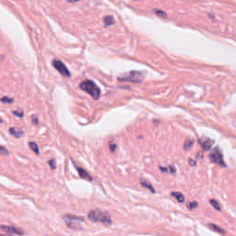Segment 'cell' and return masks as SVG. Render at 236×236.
Returning a JSON list of instances; mask_svg holds the SVG:
<instances>
[{
    "mask_svg": "<svg viewBox=\"0 0 236 236\" xmlns=\"http://www.w3.org/2000/svg\"><path fill=\"white\" fill-rule=\"evenodd\" d=\"M88 219L93 222H100L104 225L112 224V219L108 213L99 210V209H95V210H91L89 212Z\"/></svg>",
    "mask_w": 236,
    "mask_h": 236,
    "instance_id": "6da1fadb",
    "label": "cell"
},
{
    "mask_svg": "<svg viewBox=\"0 0 236 236\" xmlns=\"http://www.w3.org/2000/svg\"><path fill=\"white\" fill-rule=\"evenodd\" d=\"M80 89L82 90L86 91L88 94H90V96L94 99V100H98L101 96V90L100 88L97 86L92 80H84L82 81L79 85Z\"/></svg>",
    "mask_w": 236,
    "mask_h": 236,
    "instance_id": "7a4b0ae2",
    "label": "cell"
},
{
    "mask_svg": "<svg viewBox=\"0 0 236 236\" xmlns=\"http://www.w3.org/2000/svg\"><path fill=\"white\" fill-rule=\"evenodd\" d=\"M64 220L66 224L67 225V227L73 230H81V226L80 224L81 222L84 221V219L82 217H78V216H73V215H69L67 214L64 216Z\"/></svg>",
    "mask_w": 236,
    "mask_h": 236,
    "instance_id": "3957f363",
    "label": "cell"
},
{
    "mask_svg": "<svg viewBox=\"0 0 236 236\" xmlns=\"http://www.w3.org/2000/svg\"><path fill=\"white\" fill-rule=\"evenodd\" d=\"M144 79V73L140 71H130L123 77H119L118 80L126 82H141Z\"/></svg>",
    "mask_w": 236,
    "mask_h": 236,
    "instance_id": "277c9868",
    "label": "cell"
},
{
    "mask_svg": "<svg viewBox=\"0 0 236 236\" xmlns=\"http://www.w3.org/2000/svg\"><path fill=\"white\" fill-rule=\"evenodd\" d=\"M209 160L213 163H217L221 167H226L227 164L223 160V154L219 148H215L209 154Z\"/></svg>",
    "mask_w": 236,
    "mask_h": 236,
    "instance_id": "5b68a950",
    "label": "cell"
},
{
    "mask_svg": "<svg viewBox=\"0 0 236 236\" xmlns=\"http://www.w3.org/2000/svg\"><path fill=\"white\" fill-rule=\"evenodd\" d=\"M53 66L55 67L56 70L58 72L60 73L61 75H63L65 77H70V72L69 70L67 69V67H66V65L60 60H57V59H55L53 61Z\"/></svg>",
    "mask_w": 236,
    "mask_h": 236,
    "instance_id": "8992f818",
    "label": "cell"
},
{
    "mask_svg": "<svg viewBox=\"0 0 236 236\" xmlns=\"http://www.w3.org/2000/svg\"><path fill=\"white\" fill-rule=\"evenodd\" d=\"M0 230H2L5 232L13 233V234H17V235L24 234L23 231H21L20 229L17 228V227H13V226H8V225H0Z\"/></svg>",
    "mask_w": 236,
    "mask_h": 236,
    "instance_id": "52a82bcc",
    "label": "cell"
},
{
    "mask_svg": "<svg viewBox=\"0 0 236 236\" xmlns=\"http://www.w3.org/2000/svg\"><path fill=\"white\" fill-rule=\"evenodd\" d=\"M198 141H199L201 148H203V150H205V151H208L211 148L212 143H213V141L209 138H200Z\"/></svg>",
    "mask_w": 236,
    "mask_h": 236,
    "instance_id": "ba28073f",
    "label": "cell"
},
{
    "mask_svg": "<svg viewBox=\"0 0 236 236\" xmlns=\"http://www.w3.org/2000/svg\"><path fill=\"white\" fill-rule=\"evenodd\" d=\"M77 170H78L79 174V176L81 177V178L86 179V180H89V181H92V177L90 176V174L86 170H84V169H82V168H79V167H77Z\"/></svg>",
    "mask_w": 236,
    "mask_h": 236,
    "instance_id": "9c48e42d",
    "label": "cell"
},
{
    "mask_svg": "<svg viewBox=\"0 0 236 236\" xmlns=\"http://www.w3.org/2000/svg\"><path fill=\"white\" fill-rule=\"evenodd\" d=\"M208 228L211 229L212 231H214V232H219V233H220V234H225L226 233V232L224 231L222 228H220V226H218V225H216V224H213V223H209L208 224Z\"/></svg>",
    "mask_w": 236,
    "mask_h": 236,
    "instance_id": "30bf717a",
    "label": "cell"
},
{
    "mask_svg": "<svg viewBox=\"0 0 236 236\" xmlns=\"http://www.w3.org/2000/svg\"><path fill=\"white\" fill-rule=\"evenodd\" d=\"M9 133H10L13 136L18 137V138L20 137V136L23 135V131H21L20 129L16 128V127H10V129H9Z\"/></svg>",
    "mask_w": 236,
    "mask_h": 236,
    "instance_id": "8fae6325",
    "label": "cell"
},
{
    "mask_svg": "<svg viewBox=\"0 0 236 236\" xmlns=\"http://www.w3.org/2000/svg\"><path fill=\"white\" fill-rule=\"evenodd\" d=\"M140 184H141L142 186H144L145 188L148 189L149 191H151L152 193H155V189H154V187H153V185H152L149 182H148V181L143 180V179H140Z\"/></svg>",
    "mask_w": 236,
    "mask_h": 236,
    "instance_id": "7c38bea8",
    "label": "cell"
},
{
    "mask_svg": "<svg viewBox=\"0 0 236 236\" xmlns=\"http://www.w3.org/2000/svg\"><path fill=\"white\" fill-rule=\"evenodd\" d=\"M171 195H172V196L175 197L179 203H184V195H183L182 193H180V192H172Z\"/></svg>",
    "mask_w": 236,
    "mask_h": 236,
    "instance_id": "4fadbf2b",
    "label": "cell"
},
{
    "mask_svg": "<svg viewBox=\"0 0 236 236\" xmlns=\"http://www.w3.org/2000/svg\"><path fill=\"white\" fill-rule=\"evenodd\" d=\"M103 21H104V24H105V26H112V25H113L115 22H114V19H113V17L112 16H106L103 18Z\"/></svg>",
    "mask_w": 236,
    "mask_h": 236,
    "instance_id": "5bb4252c",
    "label": "cell"
},
{
    "mask_svg": "<svg viewBox=\"0 0 236 236\" xmlns=\"http://www.w3.org/2000/svg\"><path fill=\"white\" fill-rule=\"evenodd\" d=\"M29 147L31 148V149H32L34 153H36V154H39V153H40V151H39V147H38V145H37L35 142H29Z\"/></svg>",
    "mask_w": 236,
    "mask_h": 236,
    "instance_id": "9a60e30c",
    "label": "cell"
},
{
    "mask_svg": "<svg viewBox=\"0 0 236 236\" xmlns=\"http://www.w3.org/2000/svg\"><path fill=\"white\" fill-rule=\"evenodd\" d=\"M193 144H194V141H193L192 139L185 140V142H184V149H185V150H188V149H190V148H192Z\"/></svg>",
    "mask_w": 236,
    "mask_h": 236,
    "instance_id": "2e32d148",
    "label": "cell"
},
{
    "mask_svg": "<svg viewBox=\"0 0 236 236\" xmlns=\"http://www.w3.org/2000/svg\"><path fill=\"white\" fill-rule=\"evenodd\" d=\"M209 203L213 206V208H215L216 210H220V204H219V202L217 201V200L215 199H210L209 200Z\"/></svg>",
    "mask_w": 236,
    "mask_h": 236,
    "instance_id": "e0dca14e",
    "label": "cell"
},
{
    "mask_svg": "<svg viewBox=\"0 0 236 236\" xmlns=\"http://www.w3.org/2000/svg\"><path fill=\"white\" fill-rule=\"evenodd\" d=\"M1 101L4 102V103H12L13 99L8 98V97H3V98H1Z\"/></svg>",
    "mask_w": 236,
    "mask_h": 236,
    "instance_id": "ac0fdd59",
    "label": "cell"
},
{
    "mask_svg": "<svg viewBox=\"0 0 236 236\" xmlns=\"http://www.w3.org/2000/svg\"><path fill=\"white\" fill-rule=\"evenodd\" d=\"M49 163V166H50V168L51 169H56V161L55 159H52V160H50L48 161Z\"/></svg>",
    "mask_w": 236,
    "mask_h": 236,
    "instance_id": "d6986e66",
    "label": "cell"
},
{
    "mask_svg": "<svg viewBox=\"0 0 236 236\" xmlns=\"http://www.w3.org/2000/svg\"><path fill=\"white\" fill-rule=\"evenodd\" d=\"M109 148H110V150L113 153V152H115V149H116V144L113 142V141H110V145H109Z\"/></svg>",
    "mask_w": 236,
    "mask_h": 236,
    "instance_id": "ffe728a7",
    "label": "cell"
},
{
    "mask_svg": "<svg viewBox=\"0 0 236 236\" xmlns=\"http://www.w3.org/2000/svg\"><path fill=\"white\" fill-rule=\"evenodd\" d=\"M196 207H197V202H190V203H188L187 204V208L190 209V210H192V209H194V208H196Z\"/></svg>",
    "mask_w": 236,
    "mask_h": 236,
    "instance_id": "44dd1931",
    "label": "cell"
},
{
    "mask_svg": "<svg viewBox=\"0 0 236 236\" xmlns=\"http://www.w3.org/2000/svg\"><path fill=\"white\" fill-rule=\"evenodd\" d=\"M0 154L1 155H8V149L5 148L4 146H1V145H0Z\"/></svg>",
    "mask_w": 236,
    "mask_h": 236,
    "instance_id": "7402d4cb",
    "label": "cell"
},
{
    "mask_svg": "<svg viewBox=\"0 0 236 236\" xmlns=\"http://www.w3.org/2000/svg\"><path fill=\"white\" fill-rule=\"evenodd\" d=\"M32 123H33V124H38V123H39V119H38V117H37L35 114H33V115L32 116Z\"/></svg>",
    "mask_w": 236,
    "mask_h": 236,
    "instance_id": "603a6c76",
    "label": "cell"
},
{
    "mask_svg": "<svg viewBox=\"0 0 236 236\" xmlns=\"http://www.w3.org/2000/svg\"><path fill=\"white\" fill-rule=\"evenodd\" d=\"M13 114L18 116V117H23V112L22 111H14Z\"/></svg>",
    "mask_w": 236,
    "mask_h": 236,
    "instance_id": "cb8c5ba5",
    "label": "cell"
},
{
    "mask_svg": "<svg viewBox=\"0 0 236 236\" xmlns=\"http://www.w3.org/2000/svg\"><path fill=\"white\" fill-rule=\"evenodd\" d=\"M155 12H156L158 15H159V14H160V16L162 17V18H166V17H167V14H166V13L162 12V11H160V10H155Z\"/></svg>",
    "mask_w": 236,
    "mask_h": 236,
    "instance_id": "d4e9b609",
    "label": "cell"
},
{
    "mask_svg": "<svg viewBox=\"0 0 236 236\" xmlns=\"http://www.w3.org/2000/svg\"><path fill=\"white\" fill-rule=\"evenodd\" d=\"M189 163H190V165H191V166H196V160H194L193 159H190V160H189Z\"/></svg>",
    "mask_w": 236,
    "mask_h": 236,
    "instance_id": "484cf974",
    "label": "cell"
},
{
    "mask_svg": "<svg viewBox=\"0 0 236 236\" xmlns=\"http://www.w3.org/2000/svg\"><path fill=\"white\" fill-rule=\"evenodd\" d=\"M197 158H198V159H203V152H202V151L198 152V154H197Z\"/></svg>",
    "mask_w": 236,
    "mask_h": 236,
    "instance_id": "4316f807",
    "label": "cell"
},
{
    "mask_svg": "<svg viewBox=\"0 0 236 236\" xmlns=\"http://www.w3.org/2000/svg\"><path fill=\"white\" fill-rule=\"evenodd\" d=\"M67 1L69 3H76V2H79V0H67Z\"/></svg>",
    "mask_w": 236,
    "mask_h": 236,
    "instance_id": "83f0119b",
    "label": "cell"
},
{
    "mask_svg": "<svg viewBox=\"0 0 236 236\" xmlns=\"http://www.w3.org/2000/svg\"><path fill=\"white\" fill-rule=\"evenodd\" d=\"M0 236H10V235H5V234H0Z\"/></svg>",
    "mask_w": 236,
    "mask_h": 236,
    "instance_id": "f1b7e54d",
    "label": "cell"
},
{
    "mask_svg": "<svg viewBox=\"0 0 236 236\" xmlns=\"http://www.w3.org/2000/svg\"><path fill=\"white\" fill-rule=\"evenodd\" d=\"M0 123H2V119L1 118H0Z\"/></svg>",
    "mask_w": 236,
    "mask_h": 236,
    "instance_id": "f546056e",
    "label": "cell"
}]
</instances>
